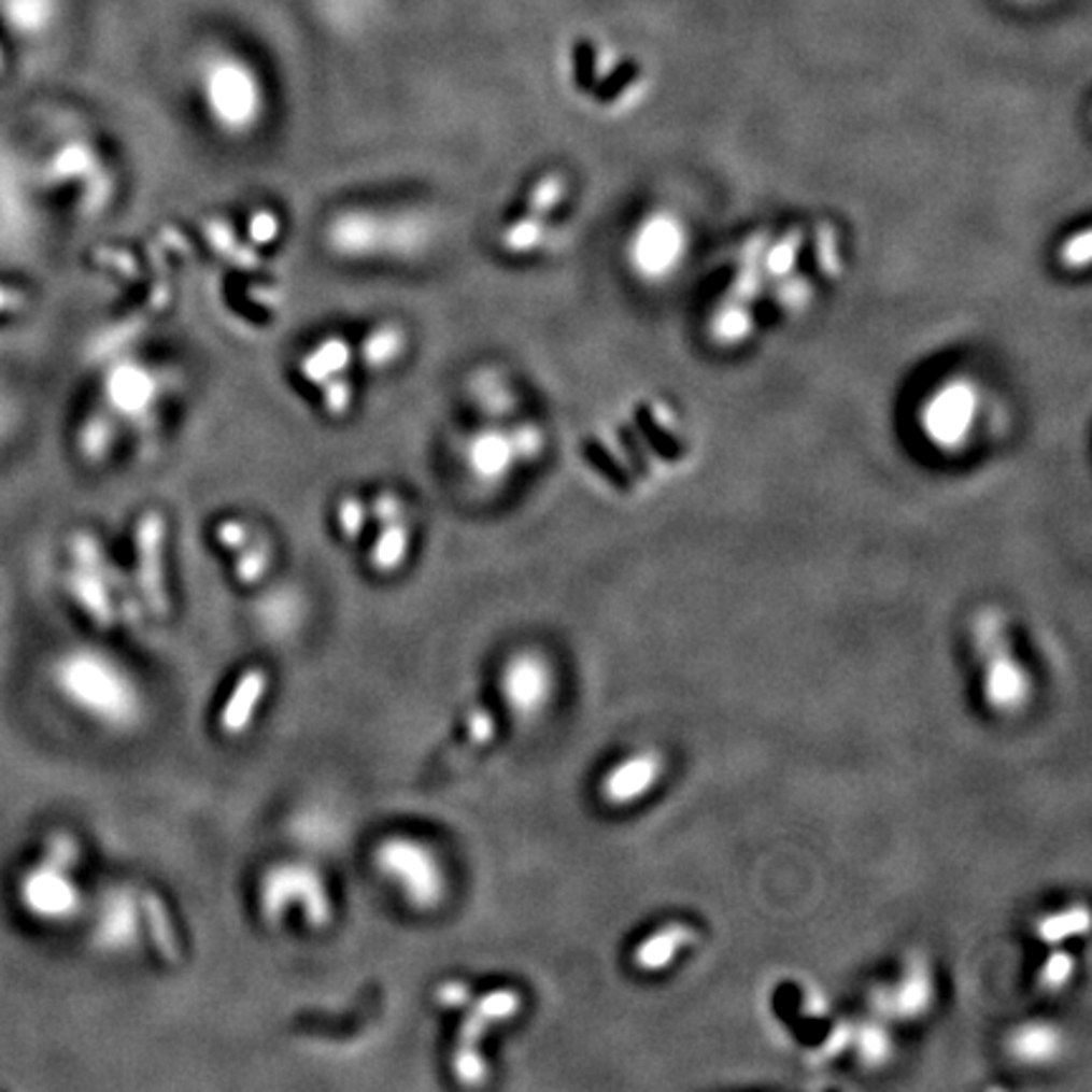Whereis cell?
Masks as SVG:
<instances>
[{
    "mask_svg": "<svg viewBox=\"0 0 1092 1092\" xmlns=\"http://www.w3.org/2000/svg\"><path fill=\"white\" fill-rule=\"evenodd\" d=\"M236 577L245 584L261 582L266 575H269L273 549L264 537H251L249 544H245L241 552H236Z\"/></svg>",
    "mask_w": 1092,
    "mask_h": 1092,
    "instance_id": "cell-29",
    "label": "cell"
},
{
    "mask_svg": "<svg viewBox=\"0 0 1092 1092\" xmlns=\"http://www.w3.org/2000/svg\"><path fill=\"white\" fill-rule=\"evenodd\" d=\"M97 152H94L91 144L74 142L67 144V147L59 150V155L51 162V170H54L56 180H76V178H89L91 172H97Z\"/></svg>",
    "mask_w": 1092,
    "mask_h": 1092,
    "instance_id": "cell-27",
    "label": "cell"
},
{
    "mask_svg": "<svg viewBox=\"0 0 1092 1092\" xmlns=\"http://www.w3.org/2000/svg\"><path fill=\"white\" fill-rule=\"evenodd\" d=\"M114 440H117V421L112 412L97 410L86 417L79 436V451L84 453L86 460L99 463L112 453Z\"/></svg>",
    "mask_w": 1092,
    "mask_h": 1092,
    "instance_id": "cell-23",
    "label": "cell"
},
{
    "mask_svg": "<svg viewBox=\"0 0 1092 1092\" xmlns=\"http://www.w3.org/2000/svg\"><path fill=\"white\" fill-rule=\"evenodd\" d=\"M142 910H144V918H147L152 941H155V946H157V953H160L168 964H178L180 949H178L175 928H172L170 916H168V906H165V903L157 898L155 893H144L142 895Z\"/></svg>",
    "mask_w": 1092,
    "mask_h": 1092,
    "instance_id": "cell-25",
    "label": "cell"
},
{
    "mask_svg": "<svg viewBox=\"0 0 1092 1092\" xmlns=\"http://www.w3.org/2000/svg\"><path fill=\"white\" fill-rule=\"evenodd\" d=\"M471 400L491 421H501L516 410V397L498 370H479L471 378Z\"/></svg>",
    "mask_w": 1092,
    "mask_h": 1092,
    "instance_id": "cell-20",
    "label": "cell"
},
{
    "mask_svg": "<svg viewBox=\"0 0 1092 1092\" xmlns=\"http://www.w3.org/2000/svg\"><path fill=\"white\" fill-rule=\"evenodd\" d=\"M519 1009H522V996L513 992V989H496V992L481 996L473 1004V1009L468 1011V1017L460 1024L458 1045H455L453 1058L455 1075H458L463 1084H481L486 1080L488 1065L479 1054V1043L491 1026L516 1017Z\"/></svg>",
    "mask_w": 1092,
    "mask_h": 1092,
    "instance_id": "cell-5",
    "label": "cell"
},
{
    "mask_svg": "<svg viewBox=\"0 0 1092 1092\" xmlns=\"http://www.w3.org/2000/svg\"><path fill=\"white\" fill-rule=\"evenodd\" d=\"M567 195V180L556 172H549V175L539 178L537 185L529 190V198H526V213L539 215V218H547L549 213L559 208V202Z\"/></svg>",
    "mask_w": 1092,
    "mask_h": 1092,
    "instance_id": "cell-30",
    "label": "cell"
},
{
    "mask_svg": "<svg viewBox=\"0 0 1092 1092\" xmlns=\"http://www.w3.org/2000/svg\"><path fill=\"white\" fill-rule=\"evenodd\" d=\"M408 344L410 337L402 324L382 322L374 329H370V335L361 339L359 359L370 372H385L405 357Z\"/></svg>",
    "mask_w": 1092,
    "mask_h": 1092,
    "instance_id": "cell-16",
    "label": "cell"
},
{
    "mask_svg": "<svg viewBox=\"0 0 1092 1092\" xmlns=\"http://www.w3.org/2000/svg\"><path fill=\"white\" fill-rule=\"evenodd\" d=\"M547 236V223L539 215L526 213L522 218H516L509 226L504 228L501 233V249L511 256H526V253L537 251L541 241Z\"/></svg>",
    "mask_w": 1092,
    "mask_h": 1092,
    "instance_id": "cell-26",
    "label": "cell"
},
{
    "mask_svg": "<svg viewBox=\"0 0 1092 1092\" xmlns=\"http://www.w3.org/2000/svg\"><path fill=\"white\" fill-rule=\"evenodd\" d=\"M1065 249H1067L1065 261L1069 266H1084V264H1088V258H1090V238H1088V233H1084V230L1080 233V238H1077V241H1069L1065 245Z\"/></svg>",
    "mask_w": 1092,
    "mask_h": 1092,
    "instance_id": "cell-41",
    "label": "cell"
},
{
    "mask_svg": "<svg viewBox=\"0 0 1092 1092\" xmlns=\"http://www.w3.org/2000/svg\"><path fill=\"white\" fill-rule=\"evenodd\" d=\"M370 509V516L374 519L378 524H393V522H400L402 519V511H405V504L402 498L393 494V491H380L378 496L372 498V504L367 506Z\"/></svg>",
    "mask_w": 1092,
    "mask_h": 1092,
    "instance_id": "cell-36",
    "label": "cell"
},
{
    "mask_svg": "<svg viewBox=\"0 0 1092 1092\" xmlns=\"http://www.w3.org/2000/svg\"><path fill=\"white\" fill-rule=\"evenodd\" d=\"M208 112L223 132L241 137L261 119V86L253 71L236 59H218L205 79Z\"/></svg>",
    "mask_w": 1092,
    "mask_h": 1092,
    "instance_id": "cell-3",
    "label": "cell"
},
{
    "mask_svg": "<svg viewBox=\"0 0 1092 1092\" xmlns=\"http://www.w3.org/2000/svg\"><path fill=\"white\" fill-rule=\"evenodd\" d=\"M320 389H322V408L329 417L339 421V417L350 415L354 405V385L352 380L346 378V372L329 378Z\"/></svg>",
    "mask_w": 1092,
    "mask_h": 1092,
    "instance_id": "cell-31",
    "label": "cell"
},
{
    "mask_svg": "<svg viewBox=\"0 0 1092 1092\" xmlns=\"http://www.w3.org/2000/svg\"><path fill=\"white\" fill-rule=\"evenodd\" d=\"M496 734L494 715H491L486 708H476V711L468 715V741L471 747H479V743H488Z\"/></svg>",
    "mask_w": 1092,
    "mask_h": 1092,
    "instance_id": "cell-38",
    "label": "cell"
},
{
    "mask_svg": "<svg viewBox=\"0 0 1092 1092\" xmlns=\"http://www.w3.org/2000/svg\"><path fill=\"white\" fill-rule=\"evenodd\" d=\"M160 395V382L147 367L134 361H122L107 374V402L114 415L129 421H144L155 408Z\"/></svg>",
    "mask_w": 1092,
    "mask_h": 1092,
    "instance_id": "cell-10",
    "label": "cell"
},
{
    "mask_svg": "<svg viewBox=\"0 0 1092 1092\" xmlns=\"http://www.w3.org/2000/svg\"><path fill=\"white\" fill-rule=\"evenodd\" d=\"M1009 1058L1024 1067H1047L1054 1065L1065 1054V1030L1058 1022L1047 1019H1032V1022L1017 1024L1007 1034Z\"/></svg>",
    "mask_w": 1092,
    "mask_h": 1092,
    "instance_id": "cell-11",
    "label": "cell"
},
{
    "mask_svg": "<svg viewBox=\"0 0 1092 1092\" xmlns=\"http://www.w3.org/2000/svg\"><path fill=\"white\" fill-rule=\"evenodd\" d=\"M794 256H797V241H779L771 249L766 261H769V269L774 273H784V271L792 269Z\"/></svg>",
    "mask_w": 1092,
    "mask_h": 1092,
    "instance_id": "cell-40",
    "label": "cell"
},
{
    "mask_svg": "<svg viewBox=\"0 0 1092 1092\" xmlns=\"http://www.w3.org/2000/svg\"><path fill=\"white\" fill-rule=\"evenodd\" d=\"M936 1002V976L923 953H910L893 981L878 983L867 994L875 1017L885 1022H916Z\"/></svg>",
    "mask_w": 1092,
    "mask_h": 1092,
    "instance_id": "cell-4",
    "label": "cell"
},
{
    "mask_svg": "<svg viewBox=\"0 0 1092 1092\" xmlns=\"http://www.w3.org/2000/svg\"><path fill=\"white\" fill-rule=\"evenodd\" d=\"M506 693L516 711L526 715L537 713L541 706L552 696V670L537 655H522L509 665V681H506Z\"/></svg>",
    "mask_w": 1092,
    "mask_h": 1092,
    "instance_id": "cell-14",
    "label": "cell"
},
{
    "mask_svg": "<svg viewBox=\"0 0 1092 1092\" xmlns=\"http://www.w3.org/2000/svg\"><path fill=\"white\" fill-rule=\"evenodd\" d=\"M410 552V526L408 522H393L382 526L378 541H374V549L370 554V562L374 571L380 575H389L400 567L405 556Z\"/></svg>",
    "mask_w": 1092,
    "mask_h": 1092,
    "instance_id": "cell-22",
    "label": "cell"
},
{
    "mask_svg": "<svg viewBox=\"0 0 1092 1092\" xmlns=\"http://www.w3.org/2000/svg\"><path fill=\"white\" fill-rule=\"evenodd\" d=\"M979 417V395L974 382L953 380L941 389H936L925 402L921 423L925 436L938 448H959L974 430Z\"/></svg>",
    "mask_w": 1092,
    "mask_h": 1092,
    "instance_id": "cell-6",
    "label": "cell"
},
{
    "mask_svg": "<svg viewBox=\"0 0 1092 1092\" xmlns=\"http://www.w3.org/2000/svg\"><path fill=\"white\" fill-rule=\"evenodd\" d=\"M1075 968L1077 961L1073 953L1062 949V946H1052V951L1047 953V959L1037 972V989H1043L1045 994H1060L1073 981Z\"/></svg>",
    "mask_w": 1092,
    "mask_h": 1092,
    "instance_id": "cell-28",
    "label": "cell"
},
{
    "mask_svg": "<svg viewBox=\"0 0 1092 1092\" xmlns=\"http://www.w3.org/2000/svg\"><path fill=\"white\" fill-rule=\"evenodd\" d=\"M665 774V756L657 749H638L614 762L599 782L607 805L630 807L646 799Z\"/></svg>",
    "mask_w": 1092,
    "mask_h": 1092,
    "instance_id": "cell-8",
    "label": "cell"
},
{
    "mask_svg": "<svg viewBox=\"0 0 1092 1092\" xmlns=\"http://www.w3.org/2000/svg\"><path fill=\"white\" fill-rule=\"evenodd\" d=\"M463 460L476 479L486 483L504 481L511 473V468L516 466L509 430L498 428V425H486L483 430H476L463 448Z\"/></svg>",
    "mask_w": 1092,
    "mask_h": 1092,
    "instance_id": "cell-12",
    "label": "cell"
},
{
    "mask_svg": "<svg viewBox=\"0 0 1092 1092\" xmlns=\"http://www.w3.org/2000/svg\"><path fill=\"white\" fill-rule=\"evenodd\" d=\"M352 359L354 350L344 337H327L299 359V374L311 387H322L335 374L350 372Z\"/></svg>",
    "mask_w": 1092,
    "mask_h": 1092,
    "instance_id": "cell-15",
    "label": "cell"
},
{
    "mask_svg": "<svg viewBox=\"0 0 1092 1092\" xmlns=\"http://www.w3.org/2000/svg\"><path fill=\"white\" fill-rule=\"evenodd\" d=\"M281 233V221L279 215L269 211V208H258L249 215V223H245V236L253 249H266L276 241Z\"/></svg>",
    "mask_w": 1092,
    "mask_h": 1092,
    "instance_id": "cell-33",
    "label": "cell"
},
{
    "mask_svg": "<svg viewBox=\"0 0 1092 1092\" xmlns=\"http://www.w3.org/2000/svg\"><path fill=\"white\" fill-rule=\"evenodd\" d=\"M974 650L981 665V696L996 715L1022 713L1034 696V681L1015 653L1009 622L1002 610L989 607L974 614Z\"/></svg>",
    "mask_w": 1092,
    "mask_h": 1092,
    "instance_id": "cell-1",
    "label": "cell"
},
{
    "mask_svg": "<svg viewBox=\"0 0 1092 1092\" xmlns=\"http://www.w3.org/2000/svg\"><path fill=\"white\" fill-rule=\"evenodd\" d=\"M0 61H3V59H0Z\"/></svg>",
    "mask_w": 1092,
    "mask_h": 1092,
    "instance_id": "cell-42",
    "label": "cell"
},
{
    "mask_svg": "<svg viewBox=\"0 0 1092 1092\" xmlns=\"http://www.w3.org/2000/svg\"><path fill=\"white\" fill-rule=\"evenodd\" d=\"M76 860L79 848L69 835L51 837L41 863L33 865L18 882V900L26 913L41 921H63L74 913L76 888L69 880V870Z\"/></svg>",
    "mask_w": 1092,
    "mask_h": 1092,
    "instance_id": "cell-2",
    "label": "cell"
},
{
    "mask_svg": "<svg viewBox=\"0 0 1092 1092\" xmlns=\"http://www.w3.org/2000/svg\"><path fill=\"white\" fill-rule=\"evenodd\" d=\"M850 1045L855 1047L860 1065L870 1067V1069L885 1067L895 1052V1039H893L891 1026H888L885 1019H880L875 1015L870 1019H865V1022L852 1024Z\"/></svg>",
    "mask_w": 1092,
    "mask_h": 1092,
    "instance_id": "cell-19",
    "label": "cell"
},
{
    "mask_svg": "<svg viewBox=\"0 0 1092 1092\" xmlns=\"http://www.w3.org/2000/svg\"><path fill=\"white\" fill-rule=\"evenodd\" d=\"M205 238L211 243V249L218 253V256L228 258L230 264L238 266V269H258V253L253 245H245L238 241L233 226L228 221H208L205 223Z\"/></svg>",
    "mask_w": 1092,
    "mask_h": 1092,
    "instance_id": "cell-24",
    "label": "cell"
},
{
    "mask_svg": "<svg viewBox=\"0 0 1092 1092\" xmlns=\"http://www.w3.org/2000/svg\"><path fill=\"white\" fill-rule=\"evenodd\" d=\"M168 524L160 511H147L140 519L134 531L137 544V582L144 605L155 618H168V592H165V569H162V547Z\"/></svg>",
    "mask_w": 1092,
    "mask_h": 1092,
    "instance_id": "cell-9",
    "label": "cell"
},
{
    "mask_svg": "<svg viewBox=\"0 0 1092 1092\" xmlns=\"http://www.w3.org/2000/svg\"><path fill=\"white\" fill-rule=\"evenodd\" d=\"M696 941L698 931L693 928V925L683 921L663 923L635 946L633 964L646 974H657L663 972V968H668L672 961L681 956V951L691 949Z\"/></svg>",
    "mask_w": 1092,
    "mask_h": 1092,
    "instance_id": "cell-13",
    "label": "cell"
},
{
    "mask_svg": "<svg viewBox=\"0 0 1092 1092\" xmlns=\"http://www.w3.org/2000/svg\"><path fill=\"white\" fill-rule=\"evenodd\" d=\"M69 590L74 592V597L84 605V610L91 614L101 630H110L114 622V607L110 599V584L101 580L99 571L76 564L69 575Z\"/></svg>",
    "mask_w": 1092,
    "mask_h": 1092,
    "instance_id": "cell-18",
    "label": "cell"
},
{
    "mask_svg": "<svg viewBox=\"0 0 1092 1092\" xmlns=\"http://www.w3.org/2000/svg\"><path fill=\"white\" fill-rule=\"evenodd\" d=\"M685 253V230L672 215L657 213L635 230L630 258L646 279H663L678 269Z\"/></svg>",
    "mask_w": 1092,
    "mask_h": 1092,
    "instance_id": "cell-7",
    "label": "cell"
},
{
    "mask_svg": "<svg viewBox=\"0 0 1092 1092\" xmlns=\"http://www.w3.org/2000/svg\"><path fill=\"white\" fill-rule=\"evenodd\" d=\"M436 1002L443 1004V1007H451V1009L466 1007V1004L471 1002V989L460 981L440 983L438 992H436Z\"/></svg>",
    "mask_w": 1092,
    "mask_h": 1092,
    "instance_id": "cell-39",
    "label": "cell"
},
{
    "mask_svg": "<svg viewBox=\"0 0 1092 1092\" xmlns=\"http://www.w3.org/2000/svg\"><path fill=\"white\" fill-rule=\"evenodd\" d=\"M509 440L516 463L537 460L541 451H544V432H541L534 423H524L519 425V428L509 430Z\"/></svg>",
    "mask_w": 1092,
    "mask_h": 1092,
    "instance_id": "cell-34",
    "label": "cell"
},
{
    "mask_svg": "<svg viewBox=\"0 0 1092 1092\" xmlns=\"http://www.w3.org/2000/svg\"><path fill=\"white\" fill-rule=\"evenodd\" d=\"M1090 928V913L1084 906H1065L1060 910H1050V913L1039 916L1034 921V936L1039 941L1052 946H1062L1069 938L1084 936Z\"/></svg>",
    "mask_w": 1092,
    "mask_h": 1092,
    "instance_id": "cell-21",
    "label": "cell"
},
{
    "mask_svg": "<svg viewBox=\"0 0 1092 1092\" xmlns=\"http://www.w3.org/2000/svg\"><path fill=\"white\" fill-rule=\"evenodd\" d=\"M266 689H269V676L261 668H253L245 672V676L238 681L236 691L230 693L226 711L221 715V726L228 736H238L249 728V723L256 713V704L264 698Z\"/></svg>",
    "mask_w": 1092,
    "mask_h": 1092,
    "instance_id": "cell-17",
    "label": "cell"
},
{
    "mask_svg": "<svg viewBox=\"0 0 1092 1092\" xmlns=\"http://www.w3.org/2000/svg\"><path fill=\"white\" fill-rule=\"evenodd\" d=\"M9 13L18 28L36 31L48 20L51 3L48 0H9Z\"/></svg>",
    "mask_w": 1092,
    "mask_h": 1092,
    "instance_id": "cell-35",
    "label": "cell"
},
{
    "mask_svg": "<svg viewBox=\"0 0 1092 1092\" xmlns=\"http://www.w3.org/2000/svg\"><path fill=\"white\" fill-rule=\"evenodd\" d=\"M251 537L253 534L249 529V524L238 522V519H226V522L215 526V539H218L226 549H230V552H241V549L251 541Z\"/></svg>",
    "mask_w": 1092,
    "mask_h": 1092,
    "instance_id": "cell-37",
    "label": "cell"
},
{
    "mask_svg": "<svg viewBox=\"0 0 1092 1092\" xmlns=\"http://www.w3.org/2000/svg\"><path fill=\"white\" fill-rule=\"evenodd\" d=\"M367 516H370V509H367V504L359 496H344L337 506V524L342 537L350 541L359 539V534L365 531Z\"/></svg>",
    "mask_w": 1092,
    "mask_h": 1092,
    "instance_id": "cell-32",
    "label": "cell"
}]
</instances>
